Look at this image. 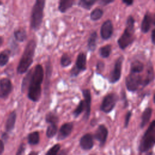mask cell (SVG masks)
Instances as JSON below:
<instances>
[{
    "instance_id": "obj_5",
    "label": "cell",
    "mask_w": 155,
    "mask_h": 155,
    "mask_svg": "<svg viewBox=\"0 0 155 155\" xmlns=\"http://www.w3.org/2000/svg\"><path fill=\"white\" fill-rule=\"evenodd\" d=\"M155 143V120H153L145 132L139 145L141 153L146 152L151 148Z\"/></svg>"
},
{
    "instance_id": "obj_27",
    "label": "cell",
    "mask_w": 155,
    "mask_h": 155,
    "mask_svg": "<svg viewBox=\"0 0 155 155\" xmlns=\"http://www.w3.org/2000/svg\"><path fill=\"white\" fill-rule=\"evenodd\" d=\"M104 12L100 8H94L90 13V19L92 21H96L99 20L103 16Z\"/></svg>"
},
{
    "instance_id": "obj_22",
    "label": "cell",
    "mask_w": 155,
    "mask_h": 155,
    "mask_svg": "<svg viewBox=\"0 0 155 155\" xmlns=\"http://www.w3.org/2000/svg\"><path fill=\"white\" fill-rule=\"evenodd\" d=\"M16 113L15 111H12L8 116L5 124V128L7 131H12L14 127L16 122Z\"/></svg>"
},
{
    "instance_id": "obj_41",
    "label": "cell",
    "mask_w": 155,
    "mask_h": 155,
    "mask_svg": "<svg viewBox=\"0 0 155 155\" xmlns=\"http://www.w3.org/2000/svg\"><path fill=\"white\" fill-rule=\"evenodd\" d=\"M151 42H152L153 44H155V42H154V29H153L152 31H151Z\"/></svg>"
},
{
    "instance_id": "obj_18",
    "label": "cell",
    "mask_w": 155,
    "mask_h": 155,
    "mask_svg": "<svg viewBox=\"0 0 155 155\" xmlns=\"http://www.w3.org/2000/svg\"><path fill=\"white\" fill-rule=\"evenodd\" d=\"M153 114V109L151 107L146 108L143 111L141 116V122L140 124V127L141 128H144L147 124L149 122L151 116Z\"/></svg>"
},
{
    "instance_id": "obj_13",
    "label": "cell",
    "mask_w": 155,
    "mask_h": 155,
    "mask_svg": "<svg viewBox=\"0 0 155 155\" xmlns=\"http://www.w3.org/2000/svg\"><path fill=\"white\" fill-rule=\"evenodd\" d=\"M154 24V17H153L151 13L147 12L143 16V19L141 22V27L140 30L143 33H148L151 27V25Z\"/></svg>"
},
{
    "instance_id": "obj_26",
    "label": "cell",
    "mask_w": 155,
    "mask_h": 155,
    "mask_svg": "<svg viewBox=\"0 0 155 155\" xmlns=\"http://www.w3.org/2000/svg\"><path fill=\"white\" fill-rule=\"evenodd\" d=\"M96 2H97V0H80L78 4L84 9L90 10Z\"/></svg>"
},
{
    "instance_id": "obj_1",
    "label": "cell",
    "mask_w": 155,
    "mask_h": 155,
    "mask_svg": "<svg viewBox=\"0 0 155 155\" xmlns=\"http://www.w3.org/2000/svg\"><path fill=\"white\" fill-rule=\"evenodd\" d=\"M28 87V98L33 102H38L41 96V85L44 80V69L41 64H38L33 70Z\"/></svg>"
},
{
    "instance_id": "obj_46",
    "label": "cell",
    "mask_w": 155,
    "mask_h": 155,
    "mask_svg": "<svg viewBox=\"0 0 155 155\" xmlns=\"http://www.w3.org/2000/svg\"><path fill=\"white\" fill-rule=\"evenodd\" d=\"M145 155H154V154H153V153L152 152H148Z\"/></svg>"
},
{
    "instance_id": "obj_9",
    "label": "cell",
    "mask_w": 155,
    "mask_h": 155,
    "mask_svg": "<svg viewBox=\"0 0 155 155\" xmlns=\"http://www.w3.org/2000/svg\"><path fill=\"white\" fill-rule=\"evenodd\" d=\"M124 59V56L121 55L116 61L113 69L111 71L109 76L108 81L110 83L114 84L119 81L122 74V68Z\"/></svg>"
},
{
    "instance_id": "obj_44",
    "label": "cell",
    "mask_w": 155,
    "mask_h": 155,
    "mask_svg": "<svg viewBox=\"0 0 155 155\" xmlns=\"http://www.w3.org/2000/svg\"><path fill=\"white\" fill-rule=\"evenodd\" d=\"M28 155H38V153L36 152H35V151H31L29 154Z\"/></svg>"
},
{
    "instance_id": "obj_39",
    "label": "cell",
    "mask_w": 155,
    "mask_h": 155,
    "mask_svg": "<svg viewBox=\"0 0 155 155\" xmlns=\"http://www.w3.org/2000/svg\"><path fill=\"white\" fill-rule=\"evenodd\" d=\"M114 0H100L99 1V3L101 5H107L111 2H113Z\"/></svg>"
},
{
    "instance_id": "obj_7",
    "label": "cell",
    "mask_w": 155,
    "mask_h": 155,
    "mask_svg": "<svg viewBox=\"0 0 155 155\" xmlns=\"http://www.w3.org/2000/svg\"><path fill=\"white\" fill-rule=\"evenodd\" d=\"M142 78L140 74L130 73L125 78V85L128 91L134 92L142 85Z\"/></svg>"
},
{
    "instance_id": "obj_28",
    "label": "cell",
    "mask_w": 155,
    "mask_h": 155,
    "mask_svg": "<svg viewBox=\"0 0 155 155\" xmlns=\"http://www.w3.org/2000/svg\"><path fill=\"white\" fill-rule=\"evenodd\" d=\"M39 142V134L38 131H33L28 136V142L31 145H36Z\"/></svg>"
},
{
    "instance_id": "obj_2",
    "label": "cell",
    "mask_w": 155,
    "mask_h": 155,
    "mask_svg": "<svg viewBox=\"0 0 155 155\" xmlns=\"http://www.w3.org/2000/svg\"><path fill=\"white\" fill-rule=\"evenodd\" d=\"M36 48V42L35 40H30L25 46L24 53L17 67V71L19 74L25 73L32 64Z\"/></svg>"
},
{
    "instance_id": "obj_10",
    "label": "cell",
    "mask_w": 155,
    "mask_h": 155,
    "mask_svg": "<svg viewBox=\"0 0 155 155\" xmlns=\"http://www.w3.org/2000/svg\"><path fill=\"white\" fill-rule=\"evenodd\" d=\"M113 33V25L110 19H107L103 22L101 25L100 33L101 36L104 40L109 39Z\"/></svg>"
},
{
    "instance_id": "obj_11",
    "label": "cell",
    "mask_w": 155,
    "mask_h": 155,
    "mask_svg": "<svg viewBox=\"0 0 155 155\" xmlns=\"http://www.w3.org/2000/svg\"><path fill=\"white\" fill-rule=\"evenodd\" d=\"M12 91V84L8 78H2L0 80V97L7 98Z\"/></svg>"
},
{
    "instance_id": "obj_34",
    "label": "cell",
    "mask_w": 155,
    "mask_h": 155,
    "mask_svg": "<svg viewBox=\"0 0 155 155\" xmlns=\"http://www.w3.org/2000/svg\"><path fill=\"white\" fill-rule=\"evenodd\" d=\"M60 145L57 143L53 145L46 153L45 155H58V153L60 150Z\"/></svg>"
},
{
    "instance_id": "obj_16",
    "label": "cell",
    "mask_w": 155,
    "mask_h": 155,
    "mask_svg": "<svg viewBox=\"0 0 155 155\" xmlns=\"http://www.w3.org/2000/svg\"><path fill=\"white\" fill-rule=\"evenodd\" d=\"M93 136L90 133L84 134L80 139V146L85 150H89L93 147Z\"/></svg>"
},
{
    "instance_id": "obj_19",
    "label": "cell",
    "mask_w": 155,
    "mask_h": 155,
    "mask_svg": "<svg viewBox=\"0 0 155 155\" xmlns=\"http://www.w3.org/2000/svg\"><path fill=\"white\" fill-rule=\"evenodd\" d=\"M97 35L96 31H93L87 41V47L88 50L91 51H94L97 46Z\"/></svg>"
},
{
    "instance_id": "obj_29",
    "label": "cell",
    "mask_w": 155,
    "mask_h": 155,
    "mask_svg": "<svg viewBox=\"0 0 155 155\" xmlns=\"http://www.w3.org/2000/svg\"><path fill=\"white\" fill-rule=\"evenodd\" d=\"M58 120V116L53 112H49L45 116V121L49 124H57Z\"/></svg>"
},
{
    "instance_id": "obj_20",
    "label": "cell",
    "mask_w": 155,
    "mask_h": 155,
    "mask_svg": "<svg viewBox=\"0 0 155 155\" xmlns=\"http://www.w3.org/2000/svg\"><path fill=\"white\" fill-rule=\"evenodd\" d=\"M74 3V0H61L59 1L58 10L61 13H65L73 7Z\"/></svg>"
},
{
    "instance_id": "obj_3",
    "label": "cell",
    "mask_w": 155,
    "mask_h": 155,
    "mask_svg": "<svg viewBox=\"0 0 155 155\" xmlns=\"http://www.w3.org/2000/svg\"><path fill=\"white\" fill-rule=\"evenodd\" d=\"M134 18L132 15H129L127 19L125 30L117 40V44L121 50H125L134 41Z\"/></svg>"
},
{
    "instance_id": "obj_30",
    "label": "cell",
    "mask_w": 155,
    "mask_h": 155,
    "mask_svg": "<svg viewBox=\"0 0 155 155\" xmlns=\"http://www.w3.org/2000/svg\"><path fill=\"white\" fill-rule=\"evenodd\" d=\"M85 107L84 101V100H81L79 102V103L78 104L76 108L73 111V114L74 117H79V116L82 113L85 111Z\"/></svg>"
},
{
    "instance_id": "obj_45",
    "label": "cell",
    "mask_w": 155,
    "mask_h": 155,
    "mask_svg": "<svg viewBox=\"0 0 155 155\" xmlns=\"http://www.w3.org/2000/svg\"><path fill=\"white\" fill-rule=\"evenodd\" d=\"M2 43H3V38L2 37H0V47L1 46Z\"/></svg>"
},
{
    "instance_id": "obj_8",
    "label": "cell",
    "mask_w": 155,
    "mask_h": 155,
    "mask_svg": "<svg viewBox=\"0 0 155 155\" xmlns=\"http://www.w3.org/2000/svg\"><path fill=\"white\" fill-rule=\"evenodd\" d=\"M87 70V55L85 53H80L76 58L75 65L71 70L70 75L71 77L78 76L81 71H84Z\"/></svg>"
},
{
    "instance_id": "obj_42",
    "label": "cell",
    "mask_w": 155,
    "mask_h": 155,
    "mask_svg": "<svg viewBox=\"0 0 155 155\" xmlns=\"http://www.w3.org/2000/svg\"><path fill=\"white\" fill-rule=\"evenodd\" d=\"M4 143L3 142L0 140V155L2 153V152L4 151Z\"/></svg>"
},
{
    "instance_id": "obj_23",
    "label": "cell",
    "mask_w": 155,
    "mask_h": 155,
    "mask_svg": "<svg viewBox=\"0 0 155 155\" xmlns=\"http://www.w3.org/2000/svg\"><path fill=\"white\" fill-rule=\"evenodd\" d=\"M14 36L19 42H23L27 38V33L25 29L19 28L14 31Z\"/></svg>"
},
{
    "instance_id": "obj_37",
    "label": "cell",
    "mask_w": 155,
    "mask_h": 155,
    "mask_svg": "<svg viewBox=\"0 0 155 155\" xmlns=\"http://www.w3.org/2000/svg\"><path fill=\"white\" fill-rule=\"evenodd\" d=\"M121 94V97H122V101L124 102V108H126L127 107V106L128 105V101H127V96H126V94L125 93V91L123 90L122 91V93H120Z\"/></svg>"
},
{
    "instance_id": "obj_12",
    "label": "cell",
    "mask_w": 155,
    "mask_h": 155,
    "mask_svg": "<svg viewBox=\"0 0 155 155\" xmlns=\"http://www.w3.org/2000/svg\"><path fill=\"white\" fill-rule=\"evenodd\" d=\"M82 95L84 96V101L85 103V113L84 116V119L87 120L90 117L91 112V96L90 90L88 88L83 89L82 91Z\"/></svg>"
},
{
    "instance_id": "obj_4",
    "label": "cell",
    "mask_w": 155,
    "mask_h": 155,
    "mask_svg": "<svg viewBox=\"0 0 155 155\" xmlns=\"http://www.w3.org/2000/svg\"><path fill=\"white\" fill-rule=\"evenodd\" d=\"M45 5V0H36L33 6L31 14L30 26L31 28L35 31L38 30L41 26L44 17Z\"/></svg>"
},
{
    "instance_id": "obj_32",
    "label": "cell",
    "mask_w": 155,
    "mask_h": 155,
    "mask_svg": "<svg viewBox=\"0 0 155 155\" xmlns=\"http://www.w3.org/2000/svg\"><path fill=\"white\" fill-rule=\"evenodd\" d=\"M58 131L57 124H49L47 128L46 135L47 137L51 138L56 134Z\"/></svg>"
},
{
    "instance_id": "obj_40",
    "label": "cell",
    "mask_w": 155,
    "mask_h": 155,
    "mask_svg": "<svg viewBox=\"0 0 155 155\" xmlns=\"http://www.w3.org/2000/svg\"><path fill=\"white\" fill-rule=\"evenodd\" d=\"M122 3H124V4H125L126 6H131L133 5V2H134V1L133 0H131V1H122Z\"/></svg>"
},
{
    "instance_id": "obj_47",
    "label": "cell",
    "mask_w": 155,
    "mask_h": 155,
    "mask_svg": "<svg viewBox=\"0 0 155 155\" xmlns=\"http://www.w3.org/2000/svg\"><path fill=\"white\" fill-rule=\"evenodd\" d=\"M1 4H2V2L0 1V5H1Z\"/></svg>"
},
{
    "instance_id": "obj_25",
    "label": "cell",
    "mask_w": 155,
    "mask_h": 155,
    "mask_svg": "<svg viewBox=\"0 0 155 155\" xmlns=\"http://www.w3.org/2000/svg\"><path fill=\"white\" fill-rule=\"evenodd\" d=\"M100 56L103 58H108L111 52V45L110 44H107L101 47L99 50Z\"/></svg>"
},
{
    "instance_id": "obj_17",
    "label": "cell",
    "mask_w": 155,
    "mask_h": 155,
    "mask_svg": "<svg viewBox=\"0 0 155 155\" xmlns=\"http://www.w3.org/2000/svg\"><path fill=\"white\" fill-rule=\"evenodd\" d=\"M154 78V68L151 62H149L148 64V67L147 69V73L145 78L142 79V87H145L148 84L151 83L153 81Z\"/></svg>"
},
{
    "instance_id": "obj_36",
    "label": "cell",
    "mask_w": 155,
    "mask_h": 155,
    "mask_svg": "<svg viewBox=\"0 0 155 155\" xmlns=\"http://www.w3.org/2000/svg\"><path fill=\"white\" fill-rule=\"evenodd\" d=\"M104 63L102 61H98L96 64V72L101 73L104 69Z\"/></svg>"
},
{
    "instance_id": "obj_31",
    "label": "cell",
    "mask_w": 155,
    "mask_h": 155,
    "mask_svg": "<svg viewBox=\"0 0 155 155\" xmlns=\"http://www.w3.org/2000/svg\"><path fill=\"white\" fill-rule=\"evenodd\" d=\"M10 51L8 50H5L0 53V66H4L7 64L9 60Z\"/></svg>"
},
{
    "instance_id": "obj_21",
    "label": "cell",
    "mask_w": 155,
    "mask_h": 155,
    "mask_svg": "<svg viewBox=\"0 0 155 155\" xmlns=\"http://www.w3.org/2000/svg\"><path fill=\"white\" fill-rule=\"evenodd\" d=\"M144 69V64L139 60H135L131 63L130 73L140 74Z\"/></svg>"
},
{
    "instance_id": "obj_15",
    "label": "cell",
    "mask_w": 155,
    "mask_h": 155,
    "mask_svg": "<svg viewBox=\"0 0 155 155\" xmlns=\"http://www.w3.org/2000/svg\"><path fill=\"white\" fill-rule=\"evenodd\" d=\"M73 128V122H67L64 124L60 128L58 136V140H62L68 137L71 133Z\"/></svg>"
},
{
    "instance_id": "obj_33",
    "label": "cell",
    "mask_w": 155,
    "mask_h": 155,
    "mask_svg": "<svg viewBox=\"0 0 155 155\" xmlns=\"http://www.w3.org/2000/svg\"><path fill=\"white\" fill-rule=\"evenodd\" d=\"M61 65L62 67H67L70 66L71 64V57L67 53H64L60 60Z\"/></svg>"
},
{
    "instance_id": "obj_24",
    "label": "cell",
    "mask_w": 155,
    "mask_h": 155,
    "mask_svg": "<svg viewBox=\"0 0 155 155\" xmlns=\"http://www.w3.org/2000/svg\"><path fill=\"white\" fill-rule=\"evenodd\" d=\"M32 72H33V70L32 69L30 70L22 80V85H21V91L22 93H25V91L28 89Z\"/></svg>"
},
{
    "instance_id": "obj_38",
    "label": "cell",
    "mask_w": 155,
    "mask_h": 155,
    "mask_svg": "<svg viewBox=\"0 0 155 155\" xmlns=\"http://www.w3.org/2000/svg\"><path fill=\"white\" fill-rule=\"evenodd\" d=\"M24 150H25V145L24 143H21L17 151L16 155H22Z\"/></svg>"
},
{
    "instance_id": "obj_14",
    "label": "cell",
    "mask_w": 155,
    "mask_h": 155,
    "mask_svg": "<svg viewBox=\"0 0 155 155\" xmlns=\"http://www.w3.org/2000/svg\"><path fill=\"white\" fill-rule=\"evenodd\" d=\"M108 129L104 125L102 124L98 126L94 134V137L99 142L101 146L103 145L105 143L108 137Z\"/></svg>"
},
{
    "instance_id": "obj_35",
    "label": "cell",
    "mask_w": 155,
    "mask_h": 155,
    "mask_svg": "<svg viewBox=\"0 0 155 155\" xmlns=\"http://www.w3.org/2000/svg\"><path fill=\"white\" fill-rule=\"evenodd\" d=\"M131 114H132V111L131 110L128 111L127 113H126L125 117V121H124V127L125 128H127L128 127Z\"/></svg>"
},
{
    "instance_id": "obj_43",
    "label": "cell",
    "mask_w": 155,
    "mask_h": 155,
    "mask_svg": "<svg viewBox=\"0 0 155 155\" xmlns=\"http://www.w3.org/2000/svg\"><path fill=\"white\" fill-rule=\"evenodd\" d=\"M59 155H67V153L66 152L65 150H62V151L59 153Z\"/></svg>"
},
{
    "instance_id": "obj_6",
    "label": "cell",
    "mask_w": 155,
    "mask_h": 155,
    "mask_svg": "<svg viewBox=\"0 0 155 155\" xmlns=\"http://www.w3.org/2000/svg\"><path fill=\"white\" fill-rule=\"evenodd\" d=\"M119 100L118 95L115 93H110L105 95L102 99L100 109L105 113H109L115 107Z\"/></svg>"
}]
</instances>
